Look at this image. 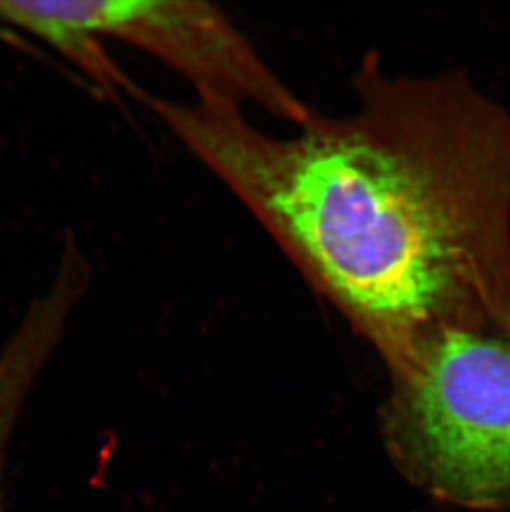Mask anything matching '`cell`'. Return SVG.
Wrapping results in <instances>:
<instances>
[{
  "label": "cell",
  "instance_id": "1",
  "mask_svg": "<svg viewBox=\"0 0 510 512\" xmlns=\"http://www.w3.org/2000/svg\"><path fill=\"white\" fill-rule=\"evenodd\" d=\"M353 92V112L313 110L290 136L219 98L141 100L393 372L426 330L453 319L466 206L441 93L386 75L376 54L361 60Z\"/></svg>",
  "mask_w": 510,
  "mask_h": 512
},
{
  "label": "cell",
  "instance_id": "2",
  "mask_svg": "<svg viewBox=\"0 0 510 512\" xmlns=\"http://www.w3.org/2000/svg\"><path fill=\"white\" fill-rule=\"evenodd\" d=\"M391 373L388 435L406 473L448 503L510 506V334L443 320Z\"/></svg>",
  "mask_w": 510,
  "mask_h": 512
},
{
  "label": "cell",
  "instance_id": "3",
  "mask_svg": "<svg viewBox=\"0 0 510 512\" xmlns=\"http://www.w3.org/2000/svg\"><path fill=\"white\" fill-rule=\"evenodd\" d=\"M0 20L39 35L102 77L110 62L95 39L115 37L173 68L196 97L254 105L290 125L313 108L285 85L217 5L198 0L0 2Z\"/></svg>",
  "mask_w": 510,
  "mask_h": 512
},
{
  "label": "cell",
  "instance_id": "4",
  "mask_svg": "<svg viewBox=\"0 0 510 512\" xmlns=\"http://www.w3.org/2000/svg\"><path fill=\"white\" fill-rule=\"evenodd\" d=\"M22 358L17 357L15 353L14 360L10 363H2L0 367V464H2V455H4V443L9 433L12 416H14L20 397H22V375L29 368L22 370L20 367ZM0 512H2V503H0Z\"/></svg>",
  "mask_w": 510,
  "mask_h": 512
}]
</instances>
